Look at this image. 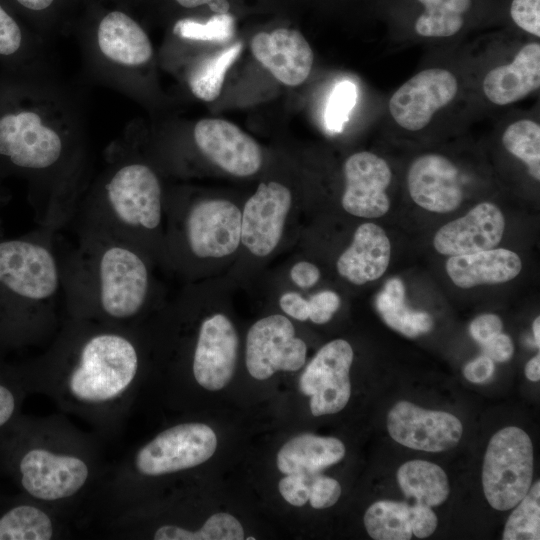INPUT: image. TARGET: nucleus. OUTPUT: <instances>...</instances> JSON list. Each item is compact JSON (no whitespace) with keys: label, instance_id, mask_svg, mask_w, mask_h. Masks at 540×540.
<instances>
[{"label":"nucleus","instance_id":"nucleus-1","mask_svg":"<svg viewBox=\"0 0 540 540\" xmlns=\"http://www.w3.org/2000/svg\"><path fill=\"white\" fill-rule=\"evenodd\" d=\"M19 365L30 393L110 439L124 428L142 359L131 327L67 316L47 350Z\"/></svg>","mask_w":540,"mask_h":540},{"label":"nucleus","instance_id":"nucleus-2","mask_svg":"<svg viewBox=\"0 0 540 540\" xmlns=\"http://www.w3.org/2000/svg\"><path fill=\"white\" fill-rule=\"evenodd\" d=\"M95 434L65 414H22L0 445V472L29 498L65 515L90 510L109 470Z\"/></svg>","mask_w":540,"mask_h":540},{"label":"nucleus","instance_id":"nucleus-3","mask_svg":"<svg viewBox=\"0 0 540 540\" xmlns=\"http://www.w3.org/2000/svg\"><path fill=\"white\" fill-rule=\"evenodd\" d=\"M71 106L41 82L0 77V176L37 182L75 160Z\"/></svg>","mask_w":540,"mask_h":540},{"label":"nucleus","instance_id":"nucleus-4","mask_svg":"<svg viewBox=\"0 0 540 540\" xmlns=\"http://www.w3.org/2000/svg\"><path fill=\"white\" fill-rule=\"evenodd\" d=\"M85 230L72 262L62 268L67 316L130 327L148 297L146 263L130 244Z\"/></svg>","mask_w":540,"mask_h":540},{"label":"nucleus","instance_id":"nucleus-5","mask_svg":"<svg viewBox=\"0 0 540 540\" xmlns=\"http://www.w3.org/2000/svg\"><path fill=\"white\" fill-rule=\"evenodd\" d=\"M62 287V266L42 237H0V355L55 333Z\"/></svg>","mask_w":540,"mask_h":540},{"label":"nucleus","instance_id":"nucleus-6","mask_svg":"<svg viewBox=\"0 0 540 540\" xmlns=\"http://www.w3.org/2000/svg\"><path fill=\"white\" fill-rule=\"evenodd\" d=\"M161 197L160 181L154 170L122 156L98 182L86 229L126 242L130 231L154 230L160 225Z\"/></svg>","mask_w":540,"mask_h":540},{"label":"nucleus","instance_id":"nucleus-7","mask_svg":"<svg viewBox=\"0 0 540 540\" xmlns=\"http://www.w3.org/2000/svg\"><path fill=\"white\" fill-rule=\"evenodd\" d=\"M533 445L528 434L505 427L490 439L482 469L486 500L496 510L515 507L528 492L533 478Z\"/></svg>","mask_w":540,"mask_h":540},{"label":"nucleus","instance_id":"nucleus-8","mask_svg":"<svg viewBox=\"0 0 540 540\" xmlns=\"http://www.w3.org/2000/svg\"><path fill=\"white\" fill-rule=\"evenodd\" d=\"M85 44L96 70L124 91L127 77L148 65L154 55L145 30L119 10L103 16L92 41Z\"/></svg>","mask_w":540,"mask_h":540},{"label":"nucleus","instance_id":"nucleus-9","mask_svg":"<svg viewBox=\"0 0 540 540\" xmlns=\"http://www.w3.org/2000/svg\"><path fill=\"white\" fill-rule=\"evenodd\" d=\"M457 93L458 81L451 71L428 68L411 77L392 94L388 110L398 126L417 132L449 105Z\"/></svg>","mask_w":540,"mask_h":540},{"label":"nucleus","instance_id":"nucleus-10","mask_svg":"<svg viewBox=\"0 0 540 540\" xmlns=\"http://www.w3.org/2000/svg\"><path fill=\"white\" fill-rule=\"evenodd\" d=\"M353 349L343 340L325 344L303 371L299 388L310 396V410L314 416L341 411L349 401L351 383L349 371Z\"/></svg>","mask_w":540,"mask_h":540},{"label":"nucleus","instance_id":"nucleus-11","mask_svg":"<svg viewBox=\"0 0 540 540\" xmlns=\"http://www.w3.org/2000/svg\"><path fill=\"white\" fill-rule=\"evenodd\" d=\"M306 352L305 342L295 337L293 324L283 315L262 318L248 331L246 366L255 379H268L277 371L299 370Z\"/></svg>","mask_w":540,"mask_h":540},{"label":"nucleus","instance_id":"nucleus-12","mask_svg":"<svg viewBox=\"0 0 540 540\" xmlns=\"http://www.w3.org/2000/svg\"><path fill=\"white\" fill-rule=\"evenodd\" d=\"M387 429L399 444L428 452L456 446L463 432L462 423L455 415L427 410L408 401H399L390 409Z\"/></svg>","mask_w":540,"mask_h":540},{"label":"nucleus","instance_id":"nucleus-13","mask_svg":"<svg viewBox=\"0 0 540 540\" xmlns=\"http://www.w3.org/2000/svg\"><path fill=\"white\" fill-rule=\"evenodd\" d=\"M242 212L227 200H203L188 212L186 239L199 258H220L232 254L241 241Z\"/></svg>","mask_w":540,"mask_h":540},{"label":"nucleus","instance_id":"nucleus-14","mask_svg":"<svg viewBox=\"0 0 540 540\" xmlns=\"http://www.w3.org/2000/svg\"><path fill=\"white\" fill-rule=\"evenodd\" d=\"M193 138L208 160L231 175L250 176L262 165V151L257 142L227 120H199L194 126Z\"/></svg>","mask_w":540,"mask_h":540},{"label":"nucleus","instance_id":"nucleus-15","mask_svg":"<svg viewBox=\"0 0 540 540\" xmlns=\"http://www.w3.org/2000/svg\"><path fill=\"white\" fill-rule=\"evenodd\" d=\"M238 350V336L223 314L206 318L199 329L192 360L195 382L209 391L224 388L232 379Z\"/></svg>","mask_w":540,"mask_h":540},{"label":"nucleus","instance_id":"nucleus-16","mask_svg":"<svg viewBox=\"0 0 540 540\" xmlns=\"http://www.w3.org/2000/svg\"><path fill=\"white\" fill-rule=\"evenodd\" d=\"M291 202V192L284 185L275 181L259 184L241 219V242L252 254L263 257L276 248Z\"/></svg>","mask_w":540,"mask_h":540},{"label":"nucleus","instance_id":"nucleus-17","mask_svg":"<svg viewBox=\"0 0 540 540\" xmlns=\"http://www.w3.org/2000/svg\"><path fill=\"white\" fill-rule=\"evenodd\" d=\"M345 190L342 207L362 218H378L390 208L386 193L392 180L388 163L378 155L361 151L349 156L343 166Z\"/></svg>","mask_w":540,"mask_h":540},{"label":"nucleus","instance_id":"nucleus-18","mask_svg":"<svg viewBox=\"0 0 540 540\" xmlns=\"http://www.w3.org/2000/svg\"><path fill=\"white\" fill-rule=\"evenodd\" d=\"M407 187L418 206L436 213L454 211L464 198L459 169L440 154L417 157L408 169Z\"/></svg>","mask_w":540,"mask_h":540},{"label":"nucleus","instance_id":"nucleus-19","mask_svg":"<svg viewBox=\"0 0 540 540\" xmlns=\"http://www.w3.org/2000/svg\"><path fill=\"white\" fill-rule=\"evenodd\" d=\"M505 230L501 210L483 202L466 215L443 225L433 238L436 251L446 256L472 254L495 248Z\"/></svg>","mask_w":540,"mask_h":540},{"label":"nucleus","instance_id":"nucleus-20","mask_svg":"<svg viewBox=\"0 0 540 540\" xmlns=\"http://www.w3.org/2000/svg\"><path fill=\"white\" fill-rule=\"evenodd\" d=\"M253 56L281 83L298 86L309 76L314 54L297 30L277 28L261 32L251 40Z\"/></svg>","mask_w":540,"mask_h":540},{"label":"nucleus","instance_id":"nucleus-21","mask_svg":"<svg viewBox=\"0 0 540 540\" xmlns=\"http://www.w3.org/2000/svg\"><path fill=\"white\" fill-rule=\"evenodd\" d=\"M65 515L19 493L0 494V540H53L70 535Z\"/></svg>","mask_w":540,"mask_h":540},{"label":"nucleus","instance_id":"nucleus-22","mask_svg":"<svg viewBox=\"0 0 540 540\" xmlns=\"http://www.w3.org/2000/svg\"><path fill=\"white\" fill-rule=\"evenodd\" d=\"M42 52V43L30 36L0 0V77L18 83L43 81Z\"/></svg>","mask_w":540,"mask_h":540},{"label":"nucleus","instance_id":"nucleus-23","mask_svg":"<svg viewBox=\"0 0 540 540\" xmlns=\"http://www.w3.org/2000/svg\"><path fill=\"white\" fill-rule=\"evenodd\" d=\"M540 87V44L527 43L510 63L497 66L485 75L482 89L493 104L505 106L527 97Z\"/></svg>","mask_w":540,"mask_h":540},{"label":"nucleus","instance_id":"nucleus-24","mask_svg":"<svg viewBox=\"0 0 540 540\" xmlns=\"http://www.w3.org/2000/svg\"><path fill=\"white\" fill-rule=\"evenodd\" d=\"M391 244L385 231L367 222L355 231L351 245L337 260V271L355 285L380 278L388 268Z\"/></svg>","mask_w":540,"mask_h":540},{"label":"nucleus","instance_id":"nucleus-25","mask_svg":"<svg viewBox=\"0 0 540 540\" xmlns=\"http://www.w3.org/2000/svg\"><path fill=\"white\" fill-rule=\"evenodd\" d=\"M521 269L522 262L518 254L504 248L450 256L446 262L448 276L456 286L463 289L510 281Z\"/></svg>","mask_w":540,"mask_h":540},{"label":"nucleus","instance_id":"nucleus-26","mask_svg":"<svg viewBox=\"0 0 540 540\" xmlns=\"http://www.w3.org/2000/svg\"><path fill=\"white\" fill-rule=\"evenodd\" d=\"M344 456L345 446L339 439L304 433L281 447L276 462L278 469L285 475H314L338 463Z\"/></svg>","mask_w":540,"mask_h":540},{"label":"nucleus","instance_id":"nucleus-27","mask_svg":"<svg viewBox=\"0 0 540 540\" xmlns=\"http://www.w3.org/2000/svg\"><path fill=\"white\" fill-rule=\"evenodd\" d=\"M397 481L406 497L430 507L442 504L450 491L444 470L424 460H411L402 464L397 472Z\"/></svg>","mask_w":540,"mask_h":540},{"label":"nucleus","instance_id":"nucleus-28","mask_svg":"<svg viewBox=\"0 0 540 540\" xmlns=\"http://www.w3.org/2000/svg\"><path fill=\"white\" fill-rule=\"evenodd\" d=\"M404 298L402 281L398 278L388 280L376 298V307L383 321L409 338L428 333L433 327L432 317L426 312L408 308Z\"/></svg>","mask_w":540,"mask_h":540},{"label":"nucleus","instance_id":"nucleus-29","mask_svg":"<svg viewBox=\"0 0 540 540\" xmlns=\"http://www.w3.org/2000/svg\"><path fill=\"white\" fill-rule=\"evenodd\" d=\"M241 43L198 60L189 69L187 83L192 94L203 101L215 100L222 89L226 71L238 57Z\"/></svg>","mask_w":540,"mask_h":540},{"label":"nucleus","instance_id":"nucleus-30","mask_svg":"<svg viewBox=\"0 0 540 540\" xmlns=\"http://www.w3.org/2000/svg\"><path fill=\"white\" fill-rule=\"evenodd\" d=\"M424 7L414 28L418 35L446 38L457 34L464 25V15L472 0H418Z\"/></svg>","mask_w":540,"mask_h":540},{"label":"nucleus","instance_id":"nucleus-31","mask_svg":"<svg viewBox=\"0 0 540 540\" xmlns=\"http://www.w3.org/2000/svg\"><path fill=\"white\" fill-rule=\"evenodd\" d=\"M29 394L19 363H9L0 355V445L22 416Z\"/></svg>","mask_w":540,"mask_h":540},{"label":"nucleus","instance_id":"nucleus-32","mask_svg":"<svg viewBox=\"0 0 540 540\" xmlns=\"http://www.w3.org/2000/svg\"><path fill=\"white\" fill-rule=\"evenodd\" d=\"M405 502L382 500L373 503L365 512L366 531L375 540H408L412 531Z\"/></svg>","mask_w":540,"mask_h":540},{"label":"nucleus","instance_id":"nucleus-33","mask_svg":"<svg viewBox=\"0 0 540 540\" xmlns=\"http://www.w3.org/2000/svg\"><path fill=\"white\" fill-rule=\"evenodd\" d=\"M505 149L521 160L529 174L540 180V125L531 119H519L509 124L503 132Z\"/></svg>","mask_w":540,"mask_h":540},{"label":"nucleus","instance_id":"nucleus-34","mask_svg":"<svg viewBox=\"0 0 540 540\" xmlns=\"http://www.w3.org/2000/svg\"><path fill=\"white\" fill-rule=\"evenodd\" d=\"M152 538L155 540H242L244 530L234 516L220 512L211 515L196 531L164 525L153 530Z\"/></svg>","mask_w":540,"mask_h":540},{"label":"nucleus","instance_id":"nucleus-35","mask_svg":"<svg viewBox=\"0 0 540 540\" xmlns=\"http://www.w3.org/2000/svg\"><path fill=\"white\" fill-rule=\"evenodd\" d=\"M502 538L504 540L540 539V482L530 486L526 495L510 514Z\"/></svg>","mask_w":540,"mask_h":540},{"label":"nucleus","instance_id":"nucleus-36","mask_svg":"<svg viewBox=\"0 0 540 540\" xmlns=\"http://www.w3.org/2000/svg\"><path fill=\"white\" fill-rule=\"evenodd\" d=\"M234 32V19L228 13L216 14L206 23L193 19H181L173 27V33L181 38L199 41L225 42Z\"/></svg>","mask_w":540,"mask_h":540},{"label":"nucleus","instance_id":"nucleus-37","mask_svg":"<svg viewBox=\"0 0 540 540\" xmlns=\"http://www.w3.org/2000/svg\"><path fill=\"white\" fill-rule=\"evenodd\" d=\"M356 101L355 86L349 82H340L334 88L326 109L325 121L332 131H340Z\"/></svg>","mask_w":540,"mask_h":540},{"label":"nucleus","instance_id":"nucleus-38","mask_svg":"<svg viewBox=\"0 0 540 540\" xmlns=\"http://www.w3.org/2000/svg\"><path fill=\"white\" fill-rule=\"evenodd\" d=\"M340 495L341 486L337 480L320 473L312 476L308 501L313 508L331 507L338 501Z\"/></svg>","mask_w":540,"mask_h":540},{"label":"nucleus","instance_id":"nucleus-39","mask_svg":"<svg viewBox=\"0 0 540 540\" xmlns=\"http://www.w3.org/2000/svg\"><path fill=\"white\" fill-rule=\"evenodd\" d=\"M510 15L519 28L540 37V0H512Z\"/></svg>","mask_w":540,"mask_h":540},{"label":"nucleus","instance_id":"nucleus-40","mask_svg":"<svg viewBox=\"0 0 540 540\" xmlns=\"http://www.w3.org/2000/svg\"><path fill=\"white\" fill-rule=\"evenodd\" d=\"M312 476L300 473L286 474L278 484L280 494L293 506L305 505L309 500Z\"/></svg>","mask_w":540,"mask_h":540},{"label":"nucleus","instance_id":"nucleus-41","mask_svg":"<svg viewBox=\"0 0 540 540\" xmlns=\"http://www.w3.org/2000/svg\"><path fill=\"white\" fill-rule=\"evenodd\" d=\"M309 304V319L316 324L328 322L340 306V298L333 291H321L313 295Z\"/></svg>","mask_w":540,"mask_h":540},{"label":"nucleus","instance_id":"nucleus-42","mask_svg":"<svg viewBox=\"0 0 540 540\" xmlns=\"http://www.w3.org/2000/svg\"><path fill=\"white\" fill-rule=\"evenodd\" d=\"M408 517L412 534L418 538L432 535L437 528V516L428 505L416 503L409 506Z\"/></svg>","mask_w":540,"mask_h":540},{"label":"nucleus","instance_id":"nucleus-43","mask_svg":"<svg viewBox=\"0 0 540 540\" xmlns=\"http://www.w3.org/2000/svg\"><path fill=\"white\" fill-rule=\"evenodd\" d=\"M503 328L502 320L495 314H481L470 324L469 332L472 338L479 344H483L492 337L501 333Z\"/></svg>","mask_w":540,"mask_h":540},{"label":"nucleus","instance_id":"nucleus-44","mask_svg":"<svg viewBox=\"0 0 540 540\" xmlns=\"http://www.w3.org/2000/svg\"><path fill=\"white\" fill-rule=\"evenodd\" d=\"M483 355L496 362H506L510 360L514 353V345L511 338L499 333L482 345Z\"/></svg>","mask_w":540,"mask_h":540},{"label":"nucleus","instance_id":"nucleus-45","mask_svg":"<svg viewBox=\"0 0 540 540\" xmlns=\"http://www.w3.org/2000/svg\"><path fill=\"white\" fill-rule=\"evenodd\" d=\"M464 377L476 384L487 381L495 371L494 361L485 355H481L468 362L463 367Z\"/></svg>","mask_w":540,"mask_h":540},{"label":"nucleus","instance_id":"nucleus-46","mask_svg":"<svg viewBox=\"0 0 540 540\" xmlns=\"http://www.w3.org/2000/svg\"><path fill=\"white\" fill-rule=\"evenodd\" d=\"M279 305L286 314L296 320L305 321L309 319L308 300H305L297 293L288 292L283 294L279 299Z\"/></svg>","mask_w":540,"mask_h":540},{"label":"nucleus","instance_id":"nucleus-47","mask_svg":"<svg viewBox=\"0 0 540 540\" xmlns=\"http://www.w3.org/2000/svg\"><path fill=\"white\" fill-rule=\"evenodd\" d=\"M290 276L297 286L308 288L313 286L319 280L320 271L314 264L307 261H301L292 267Z\"/></svg>","mask_w":540,"mask_h":540},{"label":"nucleus","instance_id":"nucleus-48","mask_svg":"<svg viewBox=\"0 0 540 540\" xmlns=\"http://www.w3.org/2000/svg\"><path fill=\"white\" fill-rule=\"evenodd\" d=\"M11 5H15L21 11L42 12L48 9L55 0H9Z\"/></svg>","mask_w":540,"mask_h":540},{"label":"nucleus","instance_id":"nucleus-49","mask_svg":"<svg viewBox=\"0 0 540 540\" xmlns=\"http://www.w3.org/2000/svg\"><path fill=\"white\" fill-rule=\"evenodd\" d=\"M525 375L527 379L533 382L540 380V355L539 353L531 358L525 366Z\"/></svg>","mask_w":540,"mask_h":540},{"label":"nucleus","instance_id":"nucleus-50","mask_svg":"<svg viewBox=\"0 0 540 540\" xmlns=\"http://www.w3.org/2000/svg\"><path fill=\"white\" fill-rule=\"evenodd\" d=\"M179 5L185 8H194L204 4L209 5L214 0H175Z\"/></svg>","mask_w":540,"mask_h":540},{"label":"nucleus","instance_id":"nucleus-51","mask_svg":"<svg viewBox=\"0 0 540 540\" xmlns=\"http://www.w3.org/2000/svg\"><path fill=\"white\" fill-rule=\"evenodd\" d=\"M532 330H533L536 346L539 348L540 346V317L539 316H537L534 319L533 324H532Z\"/></svg>","mask_w":540,"mask_h":540},{"label":"nucleus","instance_id":"nucleus-52","mask_svg":"<svg viewBox=\"0 0 540 540\" xmlns=\"http://www.w3.org/2000/svg\"><path fill=\"white\" fill-rule=\"evenodd\" d=\"M1 178V176H0ZM6 199H7V196L3 190V188L1 187V184H0V208L4 205V203L6 202ZM1 233V231H0Z\"/></svg>","mask_w":540,"mask_h":540},{"label":"nucleus","instance_id":"nucleus-53","mask_svg":"<svg viewBox=\"0 0 540 540\" xmlns=\"http://www.w3.org/2000/svg\"><path fill=\"white\" fill-rule=\"evenodd\" d=\"M247 540H255V537H247Z\"/></svg>","mask_w":540,"mask_h":540}]
</instances>
